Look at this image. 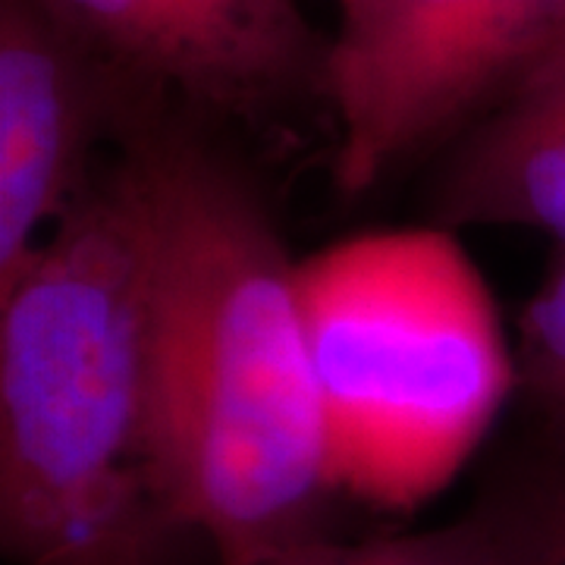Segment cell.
Instances as JSON below:
<instances>
[{
	"mask_svg": "<svg viewBox=\"0 0 565 565\" xmlns=\"http://www.w3.org/2000/svg\"><path fill=\"white\" fill-rule=\"evenodd\" d=\"M248 565H503L497 527L484 505L434 531L343 544L315 534Z\"/></svg>",
	"mask_w": 565,
	"mask_h": 565,
	"instance_id": "8",
	"label": "cell"
},
{
	"mask_svg": "<svg viewBox=\"0 0 565 565\" xmlns=\"http://www.w3.org/2000/svg\"><path fill=\"white\" fill-rule=\"evenodd\" d=\"M122 76L202 117L262 120L323 98L327 51L299 0H41Z\"/></svg>",
	"mask_w": 565,
	"mask_h": 565,
	"instance_id": "5",
	"label": "cell"
},
{
	"mask_svg": "<svg viewBox=\"0 0 565 565\" xmlns=\"http://www.w3.org/2000/svg\"><path fill=\"white\" fill-rule=\"evenodd\" d=\"M141 82L88 51L41 0H0V289L95 177Z\"/></svg>",
	"mask_w": 565,
	"mask_h": 565,
	"instance_id": "6",
	"label": "cell"
},
{
	"mask_svg": "<svg viewBox=\"0 0 565 565\" xmlns=\"http://www.w3.org/2000/svg\"><path fill=\"white\" fill-rule=\"evenodd\" d=\"M484 509L503 565H565V444L546 440L544 452Z\"/></svg>",
	"mask_w": 565,
	"mask_h": 565,
	"instance_id": "9",
	"label": "cell"
},
{
	"mask_svg": "<svg viewBox=\"0 0 565 565\" xmlns=\"http://www.w3.org/2000/svg\"><path fill=\"white\" fill-rule=\"evenodd\" d=\"M136 95L117 151L145 207L158 481L177 522L221 565H248L318 531L330 484L299 264L236 161Z\"/></svg>",
	"mask_w": 565,
	"mask_h": 565,
	"instance_id": "1",
	"label": "cell"
},
{
	"mask_svg": "<svg viewBox=\"0 0 565 565\" xmlns=\"http://www.w3.org/2000/svg\"><path fill=\"white\" fill-rule=\"evenodd\" d=\"M151 267L120 151L0 289V541L20 565H163Z\"/></svg>",
	"mask_w": 565,
	"mask_h": 565,
	"instance_id": "2",
	"label": "cell"
},
{
	"mask_svg": "<svg viewBox=\"0 0 565 565\" xmlns=\"http://www.w3.org/2000/svg\"><path fill=\"white\" fill-rule=\"evenodd\" d=\"M434 211L446 230L522 226L565 252V54L456 139Z\"/></svg>",
	"mask_w": 565,
	"mask_h": 565,
	"instance_id": "7",
	"label": "cell"
},
{
	"mask_svg": "<svg viewBox=\"0 0 565 565\" xmlns=\"http://www.w3.org/2000/svg\"><path fill=\"white\" fill-rule=\"evenodd\" d=\"M563 54H565V39H563V44L556 47V54H553V57H550V61H546V63H553V61H556V57H563ZM546 63H544V66H546ZM544 66H541V70H544Z\"/></svg>",
	"mask_w": 565,
	"mask_h": 565,
	"instance_id": "12",
	"label": "cell"
},
{
	"mask_svg": "<svg viewBox=\"0 0 565 565\" xmlns=\"http://www.w3.org/2000/svg\"><path fill=\"white\" fill-rule=\"evenodd\" d=\"M362 3H367V0H337V10H340V13H345V10H352V7H362Z\"/></svg>",
	"mask_w": 565,
	"mask_h": 565,
	"instance_id": "11",
	"label": "cell"
},
{
	"mask_svg": "<svg viewBox=\"0 0 565 565\" xmlns=\"http://www.w3.org/2000/svg\"><path fill=\"white\" fill-rule=\"evenodd\" d=\"M565 39V0H367L340 13L323 102L333 180L355 195L487 117Z\"/></svg>",
	"mask_w": 565,
	"mask_h": 565,
	"instance_id": "4",
	"label": "cell"
},
{
	"mask_svg": "<svg viewBox=\"0 0 565 565\" xmlns=\"http://www.w3.org/2000/svg\"><path fill=\"white\" fill-rule=\"evenodd\" d=\"M515 364L546 440L565 444V252L522 311Z\"/></svg>",
	"mask_w": 565,
	"mask_h": 565,
	"instance_id": "10",
	"label": "cell"
},
{
	"mask_svg": "<svg viewBox=\"0 0 565 565\" xmlns=\"http://www.w3.org/2000/svg\"><path fill=\"white\" fill-rule=\"evenodd\" d=\"M333 490L403 509L456 478L519 386L493 292L446 226L299 262Z\"/></svg>",
	"mask_w": 565,
	"mask_h": 565,
	"instance_id": "3",
	"label": "cell"
}]
</instances>
